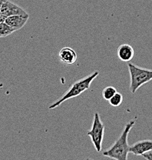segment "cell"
<instances>
[{"mask_svg": "<svg viewBox=\"0 0 152 160\" xmlns=\"http://www.w3.org/2000/svg\"><path fill=\"white\" fill-rule=\"evenodd\" d=\"M117 55H118V59L121 61L124 62H129L135 56V50L132 46H130L129 44L124 43L118 46L117 49Z\"/></svg>", "mask_w": 152, "mask_h": 160, "instance_id": "7", "label": "cell"}, {"mask_svg": "<svg viewBox=\"0 0 152 160\" xmlns=\"http://www.w3.org/2000/svg\"><path fill=\"white\" fill-rule=\"evenodd\" d=\"M3 1H4V0H0V7H1V6H2V2H3Z\"/></svg>", "mask_w": 152, "mask_h": 160, "instance_id": "15", "label": "cell"}, {"mask_svg": "<svg viewBox=\"0 0 152 160\" xmlns=\"http://www.w3.org/2000/svg\"><path fill=\"white\" fill-rule=\"evenodd\" d=\"M6 19V16H3V15L0 12V22H5Z\"/></svg>", "mask_w": 152, "mask_h": 160, "instance_id": "14", "label": "cell"}, {"mask_svg": "<svg viewBox=\"0 0 152 160\" xmlns=\"http://www.w3.org/2000/svg\"><path fill=\"white\" fill-rule=\"evenodd\" d=\"M99 72L98 71H95L89 76H87L83 79H81L78 81L73 83L71 86H70L69 89L61 96L60 99H58L57 101L55 102L54 103L51 104L48 107V109L51 110L57 108L60 105L62 104L64 102L67 101V100L72 99V98L78 97V96L84 92L85 91L88 90L91 86V82L94 81L95 78L98 76Z\"/></svg>", "mask_w": 152, "mask_h": 160, "instance_id": "2", "label": "cell"}, {"mask_svg": "<svg viewBox=\"0 0 152 160\" xmlns=\"http://www.w3.org/2000/svg\"><path fill=\"white\" fill-rule=\"evenodd\" d=\"M108 102H109L110 105L111 106H113V107H118V106H119L122 103L123 96L120 92H117L114 96L108 100Z\"/></svg>", "mask_w": 152, "mask_h": 160, "instance_id": "11", "label": "cell"}, {"mask_svg": "<svg viewBox=\"0 0 152 160\" xmlns=\"http://www.w3.org/2000/svg\"><path fill=\"white\" fill-rule=\"evenodd\" d=\"M58 58L65 64L72 65L76 62L77 54L71 48L64 47L58 52Z\"/></svg>", "mask_w": 152, "mask_h": 160, "instance_id": "9", "label": "cell"}, {"mask_svg": "<svg viewBox=\"0 0 152 160\" xmlns=\"http://www.w3.org/2000/svg\"><path fill=\"white\" fill-rule=\"evenodd\" d=\"M15 31L12 28H11L6 22H0V38H4L12 34Z\"/></svg>", "mask_w": 152, "mask_h": 160, "instance_id": "10", "label": "cell"}, {"mask_svg": "<svg viewBox=\"0 0 152 160\" xmlns=\"http://www.w3.org/2000/svg\"><path fill=\"white\" fill-rule=\"evenodd\" d=\"M136 123V118L126 123L119 137L108 149L103 152V156L116 160H127L129 153L128 134Z\"/></svg>", "mask_w": 152, "mask_h": 160, "instance_id": "1", "label": "cell"}, {"mask_svg": "<svg viewBox=\"0 0 152 160\" xmlns=\"http://www.w3.org/2000/svg\"><path fill=\"white\" fill-rule=\"evenodd\" d=\"M29 16H22V15H15V16L6 17V22L11 28H12L15 31L21 29L24 27L25 25L29 20Z\"/></svg>", "mask_w": 152, "mask_h": 160, "instance_id": "8", "label": "cell"}, {"mask_svg": "<svg viewBox=\"0 0 152 160\" xmlns=\"http://www.w3.org/2000/svg\"><path fill=\"white\" fill-rule=\"evenodd\" d=\"M130 74V91L131 93L136 91L143 85L152 80V69L139 67L133 63H128Z\"/></svg>", "mask_w": 152, "mask_h": 160, "instance_id": "3", "label": "cell"}, {"mask_svg": "<svg viewBox=\"0 0 152 160\" xmlns=\"http://www.w3.org/2000/svg\"><path fill=\"white\" fill-rule=\"evenodd\" d=\"M105 124L101 121L98 112H95L93 118L92 126L87 135L91 138V142L98 152H101L102 148V142L105 134Z\"/></svg>", "mask_w": 152, "mask_h": 160, "instance_id": "4", "label": "cell"}, {"mask_svg": "<svg viewBox=\"0 0 152 160\" xmlns=\"http://www.w3.org/2000/svg\"><path fill=\"white\" fill-rule=\"evenodd\" d=\"M0 12L6 17L15 16V15H22V16H29L27 12L18 5L15 4L9 0H4L0 7Z\"/></svg>", "mask_w": 152, "mask_h": 160, "instance_id": "5", "label": "cell"}, {"mask_svg": "<svg viewBox=\"0 0 152 160\" xmlns=\"http://www.w3.org/2000/svg\"><path fill=\"white\" fill-rule=\"evenodd\" d=\"M117 92V89L113 86H107L102 91L103 98L108 101Z\"/></svg>", "mask_w": 152, "mask_h": 160, "instance_id": "12", "label": "cell"}, {"mask_svg": "<svg viewBox=\"0 0 152 160\" xmlns=\"http://www.w3.org/2000/svg\"><path fill=\"white\" fill-rule=\"evenodd\" d=\"M142 157L147 160H152V151L145 153V154L142 155Z\"/></svg>", "mask_w": 152, "mask_h": 160, "instance_id": "13", "label": "cell"}, {"mask_svg": "<svg viewBox=\"0 0 152 160\" xmlns=\"http://www.w3.org/2000/svg\"><path fill=\"white\" fill-rule=\"evenodd\" d=\"M152 151V140L145 139L138 141L130 146L129 152L135 156H141L148 152Z\"/></svg>", "mask_w": 152, "mask_h": 160, "instance_id": "6", "label": "cell"}]
</instances>
